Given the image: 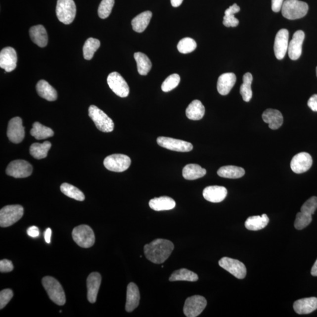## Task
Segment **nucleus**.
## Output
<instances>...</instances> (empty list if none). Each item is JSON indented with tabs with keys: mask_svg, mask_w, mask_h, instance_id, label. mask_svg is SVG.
I'll use <instances>...</instances> for the list:
<instances>
[{
	"mask_svg": "<svg viewBox=\"0 0 317 317\" xmlns=\"http://www.w3.org/2000/svg\"><path fill=\"white\" fill-rule=\"evenodd\" d=\"M17 55L15 50L8 46L3 48L0 52V67L6 73H10L17 67Z\"/></svg>",
	"mask_w": 317,
	"mask_h": 317,
	"instance_id": "dca6fc26",
	"label": "nucleus"
},
{
	"mask_svg": "<svg viewBox=\"0 0 317 317\" xmlns=\"http://www.w3.org/2000/svg\"><path fill=\"white\" fill-rule=\"evenodd\" d=\"M42 283L49 299L58 306H64L66 303L65 294L59 281L54 277L46 276L43 278Z\"/></svg>",
	"mask_w": 317,
	"mask_h": 317,
	"instance_id": "7ed1b4c3",
	"label": "nucleus"
},
{
	"mask_svg": "<svg viewBox=\"0 0 317 317\" xmlns=\"http://www.w3.org/2000/svg\"><path fill=\"white\" fill-rule=\"evenodd\" d=\"M157 143L159 146L173 151L187 152L193 149L192 144L186 141L168 137H159Z\"/></svg>",
	"mask_w": 317,
	"mask_h": 317,
	"instance_id": "ddd939ff",
	"label": "nucleus"
},
{
	"mask_svg": "<svg viewBox=\"0 0 317 317\" xmlns=\"http://www.w3.org/2000/svg\"><path fill=\"white\" fill-rule=\"evenodd\" d=\"M197 44L193 39L187 37L181 39L178 45V49L181 54H188L194 51Z\"/></svg>",
	"mask_w": 317,
	"mask_h": 317,
	"instance_id": "a19ab883",
	"label": "nucleus"
},
{
	"mask_svg": "<svg viewBox=\"0 0 317 317\" xmlns=\"http://www.w3.org/2000/svg\"><path fill=\"white\" fill-rule=\"evenodd\" d=\"M199 277L196 273L189 271L186 269H181L172 273L169 277V281H196L198 280Z\"/></svg>",
	"mask_w": 317,
	"mask_h": 317,
	"instance_id": "c9c22d12",
	"label": "nucleus"
},
{
	"mask_svg": "<svg viewBox=\"0 0 317 317\" xmlns=\"http://www.w3.org/2000/svg\"><path fill=\"white\" fill-rule=\"evenodd\" d=\"M312 222V216L303 212L298 213L295 220L294 227L297 230H302L306 228Z\"/></svg>",
	"mask_w": 317,
	"mask_h": 317,
	"instance_id": "c03bdc74",
	"label": "nucleus"
},
{
	"mask_svg": "<svg viewBox=\"0 0 317 317\" xmlns=\"http://www.w3.org/2000/svg\"><path fill=\"white\" fill-rule=\"evenodd\" d=\"M107 83L113 92L121 98L127 97L130 93V87L126 81L117 72H113L108 75Z\"/></svg>",
	"mask_w": 317,
	"mask_h": 317,
	"instance_id": "f8f14e48",
	"label": "nucleus"
},
{
	"mask_svg": "<svg viewBox=\"0 0 317 317\" xmlns=\"http://www.w3.org/2000/svg\"><path fill=\"white\" fill-rule=\"evenodd\" d=\"M289 33L286 29H281L276 34L274 51L275 57L279 60L284 58L288 48Z\"/></svg>",
	"mask_w": 317,
	"mask_h": 317,
	"instance_id": "f3484780",
	"label": "nucleus"
},
{
	"mask_svg": "<svg viewBox=\"0 0 317 317\" xmlns=\"http://www.w3.org/2000/svg\"><path fill=\"white\" fill-rule=\"evenodd\" d=\"M89 114L99 131L103 133H111L114 130V122L97 106L91 105L89 109Z\"/></svg>",
	"mask_w": 317,
	"mask_h": 317,
	"instance_id": "20e7f679",
	"label": "nucleus"
},
{
	"mask_svg": "<svg viewBox=\"0 0 317 317\" xmlns=\"http://www.w3.org/2000/svg\"><path fill=\"white\" fill-rule=\"evenodd\" d=\"M51 229L50 228H46L45 232V238L46 243L49 244L51 243Z\"/></svg>",
	"mask_w": 317,
	"mask_h": 317,
	"instance_id": "603ef678",
	"label": "nucleus"
},
{
	"mask_svg": "<svg viewBox=\"0 0 317 317\" xmlns=\"http://www.w3.org/2000/svg\"><path fill=\"white\" fill-rule=\"evenodd\" d=\"M317 209V197L313 196L303 204V205L301 208V212L312 216L315 214Z\"/></svg>",
	"mask_w": 317,
	"mask_h": 317,
	"instance_id": "a18cd8bd",
	"label": "nucleus"
},
{
	"mask_svg": "<svg viewBox=\"0 0 317 317\" xmlns=\"http://www.w3.org/2000/svg\"><path fill=\"white\" fill-rule=\"evenodd\" d=\"M316 73H317V67L316 68Z\"/></svg>",
	"mask_w": 317,
	"mask_h": 317,
	"instance_id": "6e6d98bb",
	"label": "nucleus"
},
{
	"mask_svg": "<svg viewBox=\"0 0 317 317\" xmlns=\"http://www.w3.org/2000/svg\"><path fill=\"white\" fill-rule=\"evenodd\" d=\"M243 83L240 87V93L245 102H249L253 96L252 90L253 76L252 74L250 73L245 74L243 77Z\"/></svg>",
	"mask_w": 317,
	"mask_h": 317,
	"instance_id": "4c0bfd02",
	"label": "nucleus"
},
{
	"mask_svg": "<svg viewBox=\"0 0 317 317\" xmlns=\"http://www.w3.org/2000/svg\"><path fill=\"white\" fill-rule=\"evenodd\" d=\"M181 81V77L177 74L171 75L163 82L162 85V90L163 92H168L178 86Z\"/></svg>",
	"mask_w": 317,
	"mask_h": 317,
	"instance_id": "79ce46f5",
	"label": "nucleus"
},
{
	"mask_svg": "<svg viewBox=\"0 0 317 317\" xmlns=\"http://www.w3.org/2000/svg\"><path fill=\"white\" fill-rule=\"evenodd\" d=\"M308 11V4L299 0H285L281 8L283 17L291 20L304 17Z\"/></svg>",
	"mask_w": 317,
	"mask_h": 317,
	"instance_id": "f03ea898",
	"label": "nucleus"
},
{
	"mask_svg": "<svg viewBox=\"0 0 317 317\" xmlns=\"http://www.w3.org/2000/svg\"><path fill=\"white\" fill-rule=\"evenodd\" d=\"M27 234L28 236L36 238L40 236V231L39 228L36 226H31L28 228Z\"/></svg>",
	"mask_w": 317,
	"mask_h": 317,
	"instance_id": "3c124183",
	"label": "nucleus"
},
{
	"mask_svg": "<svg viewBox=\"0 0 317 317\" xmlns=\"http://www.w3.org/2000/svg\"><path fill=\"white\" fill-rule=\"evenodd\" d=\"M245 174L244 169L236 166H225L220 168L218 171L219 177L228 179H238Z\"/></svg>",
	"mask_w": 317,
	"mask_h": 317,
	"instance_id": "473e14b6",
	"label": "nucleus"
},
{
	"mask_svg": "<svg viewBox=\"0 0 317 317\" xmlns=\"http://www.w3.org/2000/svg\"><path fill=\"white\" fill-rule=\"evenodd\" d=\"M312 165V157L306 152H301L295 155L290 163L291 170L297 174L308 171Z\"/></svg>",
	"mask_w": 317,
	"mask_h": 317,
	"instance_id": "2eb2a0df",
	"label": "nucleus"
},
{
	"mask_svg": "<svg viewBox=\"0 0 317 317\" xmlns=\"http://www.w3.org/2000/svg\"><path fill=\"white\" fill-rule=\"evenodd\" d=\"M7 134L9 140L12 143H20L23 140L25 130L21 118L17 117L9 121Z\"/></svg>",
	"mask_w": 317,
	"mask_h": 317,
	"instance_id": "4468645a",
	"label": "nucleus"
},
{
	"mask_svg": "<svg viewBox=\"0 0 317 317\" xmlns=\"http://www.w3.org/2000/svg\"><path fill=\"white\" fill-rule=\"evenodd\" d=\"M140 293L136 284L131 282L127 287V303L125 309L128 313L133 312L139 304Z\"/></svg>",
	"mask_w": 317,
	"mask_h": 317,
	"instance_id": "4be33fe9",
	"label": "nucleus"
},
{
	"mask_svg": "<svg viewBox=\"0 0 317 317\" xmlns=\"http://www.w3.org/2000/svg\"><path fill=\"white\" fill-rule=\"evenodd\" d=\"M100 45V43L98 39H93V38H90L88 39L83 46L84 58L87 60H91Z\"/></svg>",
	"mask_w": 317,
	"mask_h": 317,
	"instance_id": "58836bf2",
	"label": "nucleus"
},
{
	"mask_svg": "<svg viewBox=\"0 0 317 317\" xmlns=\"http://www.w3.org/2000/svg\"><path fill=\"white\" fill-rule=\"evenodd\" d=\"M206 174V170L197 164H189L183 169V178L185 180L193 181L202 178Z\"/></svg>",
	"mask_w": 317,
	"mask_h": 317,
	"instance_id": "7c9ffc66",
	"label": "nucleus"
},
{
	"mask_svg": "<svg viewBox=\"0 0 317 317\" xmlns=\"http://www.w3.org/2000/svg\"><path fill=\"white\" fill-rule=\"evenodd\" d=\"M236 82V76L233 73H225L219 77L217 89L222 95H227L234 87Z\"/></svg>",
	"mask_w": 317,
	"mask_h": 317,
	"instance_id": "b1692460",
	"label": "nucleus"
},
{
	"mask_svg": "<svg viewBox=\"0 0 317 317\" xmlns=\"http://www.w3.org/2000/svg\"><path fill=\"white\" fill-rule=\"evenodd\" d=\"M131 164L130 157L123 154H113L105 159L103 165L108 170L115 172L127 171Z\"/></svg>",
	"mask_w": 317,
	"mask_h": 317,
	"instance_id": "1a4fd4ad",
	"label": "nucleus"
},
{
	"mask_svg": "<svg viewBox=\"0 0 317 317\" xmlns=\"http://www.w3.org/2000/svg\"><path fill=\"white\" fill-rule=\"evenodd\" d=\"M174 244L171 241L158 238L144 246L146 259L155 264L164 263L171 256Z\"/></svg>",
	"mask_w": 317,
	"mask_h": 317,
	"instance_id": "f257e3e1",
	"label": "nucleus"
},
{
	"mask_svg": "<svg viewBox=\"0 0 317 317\" xmlns=\"http://www.w3.org/2000/svg\"><path fill=\"white\" fill-rule=\"evenodd\" d=\"M72 236L78 246L85 249L93 246L95 243V234L92 229L88 225H80L75 227Z\"/></svg>",
	"mask_w": 317,
	"mask_h": 317,
	"instance_id": "0eeeda50",
	"label": "nucleus"
},
{
	"mask_svg": "<svg viewBox=\"0 0 317 317\" xmlns=\"http://www.w3.org/2000/svg\"><path fill=\"white\" fill-rule=\"evenodd\" d=\"M30 36L33 42L40 47H45L48 44V34L45 28L42 25H38L31 27Z\"/></svg>",
	"mask_w": 317,
	"mask_h": 317,
	"instance_id": "393cba45",
	"label": "nucleus"
},
{
	"mask_svg": "<svg viewBox=\"0 0 317 317\" xmlns=\"http://www.w3.org/2000/svg\"><path fill=\"white\" fill-rule=\"evenodd\" d=\"M308 106L312 111L317 112V94L311 97L308 101Z\"/></svg>",
	"mask_w": 317,
	"mask_h": 317,
	"instance_id": "8fccbe9b",
	"label": "nucleus"
},
{
	"mask_svg": "<svg viewBox=\"0 0 317 317\" xmlns=\"http://www.w3.org/2000/svg\"><path fill=\"white\" fill-rule=\"evenodd\" d=\"M205 114V108L199 100H194L186 110V117L193 121H199Z\"/></svg>",
	"mask_w": 317,
	"mask_h": 317,
	"instance_id": "cd10ccee",
	"label": "nucleus"
},
{
	"mask_svg": "<svg viewBox=\"0 0 317 317\" xmlns=\"http://www.w3.org/2000/svg\"><path fill=\"white\" fill-rule=\"evenodd\" d=\"M32 165L24 160L12 161L6 169V174L14 178H27L32 174Z\"/></svg>",
	"mask_w": 317,
	"mask_h": 317,
	"instance_id": "9d476101",
	"label": "nucleus"
},
{
	"mask_svg": "<svg viewBox=\"0 0 317 317\" xmlns=\"http://www.w3.org/2000/svg\"><path fill=\"white\" fill-rule=\"evenodd\" d=\"M293 308L299 315H308L317 309V298L309 297L295 301Z\"/></svg>",
	"mask_w": 317,
	"mask_h": 317,
	"instance_id": "412c9836",
	"label": "nucleus"
},
{
	"mask_svg": "<svg viewBox=\"0 0 317 317\" xmlns=\"http://www.w3.org/2000/svg\"><path fill=\"white\" fill-rule=\"evenodd\" d=\"M269 223V218L266 214L251 216L245 222V227L249 230L257 231L266 227Z\"/></svg>",
	"mask_w": 317,
	"mask_h": 317,
	"instance_id": "c85d7f7f",
	"label": "nucleus"
},
{
	"mask_svg": "<svg viewBox=\"0 0 317 317\" xmlns=\"http://www.w3.org/2000/svg\"><path fill=\"white\" fill-rule=\"evenodd\" d=\"M311 274L313 276H315V277H317V259L315 265L313 266L312 271H311Z\"/></svg>",
	"mask_w": 317,
	"mask_h": 317,
	"instance_id": "5fc2aeb1",
	"label": "nucleus"
},
{
	"mask_svg": "<svg viewBox=\"0 0 317 317\" xmlns=\"http://www.w3.org/2000/svg\"><path fill=\"white\" fill-rule=\"evenodd\" d=\"M227 194V190L224 186H210L203 191V196L206 200L212 203H220L224 201Z\"/></svg>",
	"mask_w": 317,
	"mask_h": 317,
	"instance_id": "aec40b11",
	"label": "nucleus"
},
{
	"mask_svg": "<svg viewBox=\"0 0 317 317\" xmlns=\"http://www.w3.org/2000/svg\"><path fill=\"white\" fill-rule=\"evenodd\" d=\"M76 12V5L74 0H58L56 7V14L61 23L66 25L73 23Z\"/></svg>",
	"mask_w": 317,
	"mask_h": 317,
	"instance_id": "423d86ee",
	"label": "nucleus"
},
{
	"mask_svg": "<svg viewBox=\"0 0 317 317\" xmlns=\"http://www.w3.org/2000/svg\"><path fill=\"white\" fill-rule=\"evenodd\" d=\"M262 118L272 130H277L283 124V117L281 113L277 109H266L263 112Z\"/></svg>",
	"mask_w": 317,
	"mask_h": 317,
	"instance_id": "5701e85b",
	"label": "nucleus"
},
{
	"mask_svg": "<svg viewBox=\"0 0 317 317\" xmlns=\"http://www.w3.org/2000/svg\"><path fill=\"white\" fill-rule=\"evenodd\" d=\"M101 280V275L97 272L91 273L87 278V296L91 303L96 302Z\"/></svg>",
	"mask_w": 317,
	"mask_h": 317,
	"instance_id": "6ab92c4d",
	"label": "nucleus"
},
{
	"mask_svg": "<svg viewBox=\"0 0 317 317\" xmlns=\"http://www.w3.org/2000/svg\"><path fill=\"white\" fill-rule=\"evenodd\" d=\"M207 306V301L203 296H193L188 297L185 301L183 313L187 317L199 316Z\"/></svg>",
	"mask_w": 317,
	"mask_h": 317,
	"instance_id": "6e6552de",
	"label": "nucleus"
},
{
	"mask_svg": "<svg viewBox=\"0 0 317 317\" xmlns=\"http://www.w3.org/2000/svg\"><path fill=\"white\" fill-rule=\"evenodd\" d=\"M240 10L239 6L234 4L227 8L225 12V16L223 23L227 27H236L239 24V21L234 16Z\"/></svg>",
	"mask_w": 317,
	"mask_h": 317,
	"instance_id": "e433bc0d",
	"label": "nucleus"
},
{
	"mask_svg": "<svg viewBox=\"0 0 317 317\" xmlns=\"http://www.w3.org/2000/svg\"><path fill=\"white\" fill-rule=\"evenodd\" d=\"M14 266L10 260L4 259L0 262V272H9L13 271Z\"/></svg>",
	"mask_w": 317,
	"mask_h": 317,
	"instance_id": "de8ad7c7",
	"label": "nucleus"
},
{
	"mask_svg": "<svg viewBox=\"0 0 317 317\" xmlns=\"http://www.w3.org/2000/svg\"><path fill=\"white\" fill-rule=\"evenodd\" d=\"M219 265L237 278L243 279L246 277L247 274L246 266L239 260L226 257H223L220 260Z\"/></svg>",
	"mask_w": 317,
	"mask_h": 317,
	"instance_id": "9b49d317",
	"label": "nucleus"
},
{
	"mask_svg": "<svg viewBox=\"0 0 317 317\" xmlns=\"http://www.w3.org/2000/svg\"><path fill=\"white\" fill-rule=\"evenodd\" d=\"M60 189L62 193L70 198L81 201V202L85 200V195L83 191L74 186L73 185L64 183L61 184Z\"/></svg>",
	"mask_w": 317,
	"mask_h": 317,
	"instance_id": "ea45409f",
	"label": "nucleus"
},
{
	"mask_svg": "<svg viewBox=\"0 0 317 317\" xmlns=\"http://www.w3.org/2000/svg\"><path fill=\"white\" fill-rule=\"evenodd\" d=\"M134 58L137 64L138 73L141 75H146L152 68V62L147 56L142 52H136Z\"/></svg>",
	"mask_w": 317,
	"mask_h": 317,
	"instance_id": "72a5a7b5",
	"label": "nucleus"
},
{
	"mask_svg": "<svg viewBox=\"0 0 317 317\" xmlns=\"http://www.w3.org/2000/svg\"><path fill=\"white\" fill-rule=\"evenodd\" d=\"M114 4L115 0H102L98 8L99 17L102 19L108 18L111 13Z\"/></svg>",
	"mask_w": 317,
	"mask_h": 317,
	"instance_id": "37998d69",
	"label": "nucleus"
},
{
	"mask_svg": "<svg viewBox=\"0 0 317 317\" xmlns=\"http://www.w3.org/2000/svg\"><path fill=\"white\" fill-rule=\"evenodd\" d=\"M36 90L42 98L48 101H54L57 99V92L54 87L45 80H41L37 83Z\"/></svg>",
	"mask_w": 317,
	"mask_h": 317,
	"instance_id": "a878e982",
	"label": "nucleus"
},
{
	"mask_svg": "<svg viewBox=\"0 0 317 317\" xmlns=\"http://www.w3.org/2000/svg\"><path fill=\"white\" fill-rule=\"evenodd\" d=\"M51 147V143L48 141L43 143H34L30 146V154L37 159L45 158Z\"/></svg>",
	"mask_w": 317,
	"mask_h": 317,
	"instance_id": "f704fd0d",
	"label": "nucleus"
},
{
	"mask_svg": "<svg viewBox=\"0 0 317 317\" xmlns=\"http://www.w3.org/2000/svg\"><path fill=\"white\" fill-rule=\"evenodd\" d=\"M152 17V12L146 11L142 12L132 21V26L133 30L137 33H142L146 30L150 23V21Z\"/></svg>",
	"mask_w": 317,
	"mask_h": 317,
	"instance_id": "c756f323",
	"label": "nucleus"
},
{
	"mask_svg": "<svg viewBox=\"0 0 317 317\" xmlns=\"http://www.w3.org/2000/svg\"><path fill=\"white\" fill-rule=\"evenodd\" d=\"M24 208L21 205H8L0 210V226L7 227L17 223L23 217Z\"/></svg>",
	"mask_w": 317,
	"mask_h": 317,
	"instance_id": "39448f33",
	"label": "nucleus"
},
{
	"mask_svg": "<svg viewBox=\"0 0 317 317\" xmlns=\"http://www.w3.org/2000/svg\"><path fill=\"white\" fill-rule=\"evenodd\" d=\"M305 38L303 31L298 30L294 34L293 39L288 45V55L292 60H297L302 54V46Z\"/></svg>",
	"mask_w": 317,
	"mask_h": 317,
	"instance_id": "a211bd4d",
	"label": "nucleus"
},
{
	"mask_svg": "<svg viewBox=\"0 0 317 317\" xmlns=\"http://www.w3.org/2000/svg\"><path fill=\"white\" fill-rule=\"evenodd\" d=\"M284 0H272V10L275 12H278L281 9Z\"/></svg>",
	"mask_w": 317,
	"mask_h": 317,
	"instance_id": "09e8293b",
	"label": "nucleus"
},
{
	"mask_svg": "<svg viewBox=\"0 0 317 317\" xmlns=\"http://www.w3.org/2000/svg\"><path fill=\"white\" fill-rule=\"evenodd\" d=\"M149 205L150 208L155 211H163L174 209L176 202L171 197L162 196L150 200Z\"/></svg>",
	"mask_w": 317,
	"mask_h": 317,
	"instance_id": "bb28decb",
	"label": "nucleus"
},
{
	"mask_svg": "<svg viewBox=\"0 0 317 317\" xmlns=\"http://www.w3.org/2000/svg\"><path fill=\"white\" fill-rule=\"evenodd\" d=\"M12 297L13 292L11 289H5L0 292V309H4Z\"/></svg>",
	"mask_w": 317,
	"mask_h": 317,
	"instance_id": "49530a36",
	"label": "nucleus"
},
{
	"mask_svg": "<svg viewBox=\"0 0 317 317\" xmlns=\"http://www.w3.org/2000/svg\"><path fill=\"white\" fill-rule=\"evenodd\" d=\"M183 0H171V4L173 7H178L179 6H180L182 2H183Z\"/></svg>",
	"mask_w": 317,
	"mask_h": 317,
	"instance_id": "864d4df0",
	"label": "nucleus"
},
{
	"mask_svg": "<svg viewBox=\"0 0 317 317\" xmlns=\"http://www.w3.org/2000/svg\"><path fill=\"white\" fill-rule=\"evenodd\" d=\"M31 136L37 140L47 139L54 136V133L51 128L44 126L39 122H34L30 131Z\"/></svg>",
	"mask_w": 317,
	"mask_h": 317,
	"instance_id": "2f4dec72",
	"label": "nucleus"
}]
</instances>
